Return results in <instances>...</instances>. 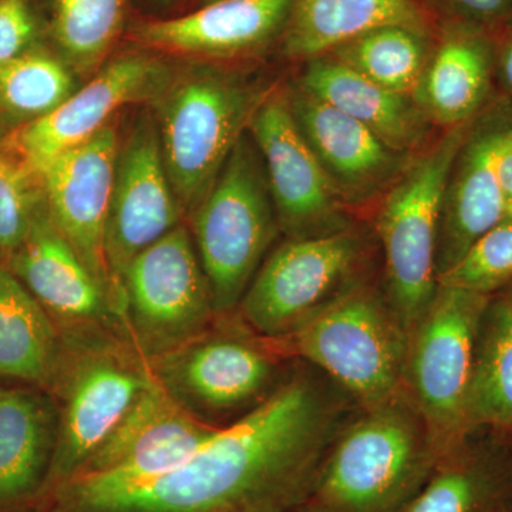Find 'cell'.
<instances>
[{
    "instance_id": "obj_1",
    "label": "cell",
    "mask_w": 512,
    "mask_h": 512,
    "mask_svg": "<svg viewBox=\"0 0 512 512\" xmlns=\"http://www.w3.org/2000/svg\"><path fill=\"white\" fill-rule=\"evenodd\" d=\"M328 409L308 380L293 379L180 466L131 484L77 476L64 512H276L301 493L318 464Z\"/></svg>"
},
{
    "instance_id": "obj_2",
    "label": "cell",
    "mask_w": 512,
    "mask_h": 512,
    "mask_svg": "<svg viewBox=\"0 0 512 512\" xmlns=\"http://www.w3.org/2000/svg\"><path fill=\"white\" fill-rule=\"evenodd\" d=\"M269 92L248 76L191 66L171 74L151 101L165 171L184 217L214 187Z\"/></svg>"
},
{
    "instance_id": "obj_3",
    "label": "cell",
    "mask_w": 512,
    "mask_h": 512,
    "mask_svg": "<svg viewBox=\"0 0 512 512\" xmlns=\"http://www.w3.org/2000/svg\"><path fill=\"white\" fill-rule=\"evenodd\" d=\"M473 121L444 130L417 153L386 191L377 212L390 309L409 335L439 286L436 259L441 205L451 167Z\"/></svg>"
},
{
    "instance_id": "obj_4",
    "label": "cell",
    "mask_w": 512,
    "mask_h": 512,
    "mask_svg": "<svg viewBox=\"0 0 512 512\" xmlns=\"http://www.w3.org/2000/svg\"><path fill=\"white\" fill-rule=\"evenodd\" d=\"M215 312L239 305L279 228L262 158L248 130L190 215Z\"/></svg>"
},
{
    "instance_id": "obj_5",
    "label": "cell",
    "mask_w": 512,
    "mask_h": 512,
    "mask_svg": "<svg viewBox=\"0 0 512 512\" xmlns=\"http://www.w3.org/2000/svg\"><path fill=\"white\" fill-rule=\"evenodd\" d=\"M409 336L392 309L365 288L330 299L291 333L299 355L370 409L399 399Z\"/></svg>"
},
{
    "instance_id": "obj_6",
    "label": "cell",
    "mask_w": 512,
    "mask_h": 512,
    "mask_svg": "<svg viewBox=\"0 0 512 512\" xmlns=\"http://www.w3.org/2000/svg\"><path fill=\"white\" fill-rule=\"evenodd\" d=\"M215 313L207 275L184 224L140 252L124 272L120 323L128 343L148 362L207 332Z\"/></svg>"
},
{
    "instance_id": "obj_7",
    "label": "cell",
    "mask_w": 512,
    "mask_h": 512,
    "mask_svg": "<svg viewBox=\"0 0 512 512\" xmlns=\"http://www.w3.org/2000/svg\"><path fill=\"white\" fill-rule=\"evenodd\" d=\"M491 296L437 286L413 329L406 372L441 454L456 453L470 434L467 400L481 318Z\"/></svg>"
},
{
    "instance_id": "obj_8",
    "label": "cell",
    "mask_w": 512,
    "mask_h": 512,
    "mask_svg": "<svg viewBox=\"0 0 512 512\" xmlns=\"http://www.w3.org/2000/svg\"><path fill=\"white\" fill-rule=\"evenodd\" d=\"M427 448L399 403L370 409L336 444L323 468V512H393L426 476Z\"/></svg>"
},
{
    "instance_id": "obj_9",
    "label": "cell",
    "mask_w": 512,
    "mask_h": 512,
    "mask_svg": "<svg viewBox=\"0 0 512 512\" xmlns=\"http://www.w3.org/2000/svg\"><path fill=\"white\" fill-rule=\"evenodd\" d=\"M60 360L59 440L52 471L76 476L153 380L150 362L136 349L90 332L77 336Z\"/></svg>"
},
{
    "instance_id": "obj_10",
    "label": "cell",
    "mask_w": 512,
    "mask_h": 512,
    "mask_svg": "<svg viewBox=\"0 0 512 512\" xmlns=\"http://www.w3.org/2000/svg\"><path fill=\"white\" fill-rule=\"evenodd\" d=\"M362 252L349 228L318 237L292 238L258 269L239 306L261 335L291 333L330 301Z\"/></svg>"
},
{
    "instance_id": "obj_11",
    "label": "cell",
    "mask_w": 512,
    "mask_h": 512,
    "mask_svg": "<svg viewBox=\"0 0 512 512\" xmlns=\"http://www.w3.org/2000/svg\"><path fill=\"white\" fill-rule=\"evenodd\" d=\"M183 217L165 171L156 120L153 114H146L119 148L104 237V258L119 322L127 266L178 227Z\"/></svg>"
},
{
    "instance_id": "obj_12",
    "label": "cell",
    "mask_w": 512,
    "mask_h": 512,
    "mask_svg": "<svg viewBox=\"0 0 512 512\" xmlns=\"http://www.w3.org/2000/svg\"><path fill=\"white\" fill-rule=\"evenodd\" d=\"M274 201L279 228L292 238L346 229L345 205L293 117L286 90H271L248 126Z\"/></svg>"
},
{
    "instance_id": "obj_13",
    "label": "cell",
    "mask_w": 512,
    "mask_h": 512,
    "mask_svg": "<svg viewBox=\"0 0 512 512\" xmlns=\"http://www.w3.org/2000/svg\"><path fill=\"white\" fill-rule=\"evenodd\" d=\"M218 430L185 409L153 376L74 477L113 485L150 480L194 456Z\"/></svg>"
},
{
    "instance_id": "obj_14",
    "label": "cell",
    "mask_w": 512,
    "mask_h": 512,
    "mask_svg": "<svg viewBox=\"0 0 512 512\" xmlns=\"http://www.w3.org/2000/svg\"><path fill=\"white\" fill-rule=\"evenodd\" d=\"M171 74L156 57L143 53L117 57L52 113L19 131L15 146L20 160L40 177L57 157L109 126L117 111L156 99Z\"/></svg>"
},
{
    "instance_id": "obj_15",
    "label": "cell",
    "mask_w": 512,
    "mask_h": 512,
    "mask_svg": "<svg viewBox=\"0 0 512 512\" xmlns=\"http://www.w3.org/2000/svg\"><path fill=\"white\" fill-rule=\"evenodd\" d=\"M119 148L116 128L109 124L57 157L40 175L50 217L107 293L111 308L113 291L104 258V237Z\"/></svg>"
},
{
    "instance_id": "obj_16",
    "label": "cell",
    "mask_w": 512,
    "mask_h": 512,
    "mask_svg": "<svg viewBox=\"0 0 512 512\" xmlns=\"http://www.w3.org/2000/svg\"><path fill=\"white\" fill-rule=\"evenodd\" d=\"M512 119L500 96L471 123L448 175L441 205L437 276L456 264L474 241L505 220L495 150Z\"/></svg>"
},
{
    "instance_id": "obj_17",
    "label": "cell",
    "mask_w": 512,
    "mask_h": 512,
    "mask_svg": "<svg viewBox=\"0 0 512 512\" xmlns=\"http://www.w3.org/2000/svg\"><path fill=\"white\" fill-rule=\"evenodd\" d=\"M150 366L165 390L200 419L251 402L272 376L271 360L251 343L207 332Z\"/></svg>"
},
{
    "instance_id": "obj_18",
    "label": "cell",
    "mask_w": 512,
    "mask_h": 512,
    "mask_svg": "<svg viewBox=\"0 0 512 512\" xmlns=\"http://www.w3.org/2000/svg\"><path fill=\"white\" fill-rule=\"evenodd\" d=\"M286 94L299 130L346 204L389 190L403 173L410 156L392 150L359 121L298 83Z\"/></svg>"
},
{
    "instance_id": "obj_19",
    "label": "cell",
    "mask_w": 512,
    "mask_h": 512,
    "mask_svg": "<svg viewBox=\"0 0 512 512\" xmlns=\"http://www.w3.org/2000/svg\"><path fill=\"white\" fill-rule=\"evenodd\" d=\"M9 268L47 312L76 329L119 322L109 296L57 229L46 198L28 238L10 254Z\"/></svg>"
},
{
    "instance_id": "obj_20",
    "label": "cell",
    "mask_w": 512,
    "mask_h": 512,
    "mask_svg": "<svg viewBox=\"0 0 512 512\" xmlns=\"http://www.w3.org/2000/svg\"><path fill=\"white\" fill-rule=\"evenodd\" d=\"M497 36L444 22L413 99L444 130L477 119L497 97Z\"/></svg>"
},
{
    "instance_id": "obj_21",
    "label": "cell",
    "mask_w": 512,
    "mask_h": 512,
    "mask_svg": "<svg viewBox=\"0 0 512 512\" xmlns=\"http://www.w3.org/2000/svg\"><path fill=\"white\" fill-rule=\"evenodd\" d=\"M293 0H215L181 18L146 23L138 37L163 52L228 59L284 32Z\"/></svg>"
},
{
    "instance_id": "obj_22",
    "label": "cell",
    "mask_w": 512,
    "mask_h": 512,
    "mask_svg": "<svg viewBox=\"0 0 512 512\" xmlns=\"http://www.w3.org/2000/svg\"><path fill=\"white\" fill-rule=\"evenodd\" d=\"M305 63L296 83L306 92L359 121L397 153L410 156L424 146L433 124L412 94L387 89L328 55Z\"/></svg>"
},
{
    "instance_id": "obj_23",
    "label": "cell",
    "mask_w": 512,
    "mask_h": 512,
    "mask_svg": "<svg viewBox=\"0 0 512 512\" xmlns=\"http://www.w3.org/2000/svg\"><path fill=\"white\" fill-rule=\"evenodd\" d=\"M60 413L55 400L25 387H0V504L35 493L52 470Z\"/></svg>"
},
{
    "instance_id": "obj_24",
    "label": "cell",
    "mask_w": 512,
    "mask_h": 512,
    "mask_svg": "<svg viewBox=\"0 0 512 512\" xmlns=\"http://www.w3.org/2000/svg\"><path fill=\"white\" fill-rule=\"evenodd\" d=\"M402 23L427 26L421 0H293L284 52L308 62L370 30Z\"/></svg>"
},
{
    "instance_id": "obj_25",
    "label": "cell",
    "mask_w": 512,
    "mask_h": 512,
    "mask_svg": "<svg viewBox=\"0 0 512 512\" xmlns=\"http://www.w3.org/2000/svg\"><path fill=\"white\" fill-rule=\"evenodd\" d=\"M62 355V340L45 306L0 264V376L52 382Z\"/></svg>"
},
{
    "instance_id": "obj_26",
    "label": "cell",
    "mask_w": 512,
    "mask_h": 512,
    "mask_svg": "<svg viewBox=\"0 0 512 512\" xmlns=\"http://www.w3.org/2000/svg\"><path fill=\"white\" fill-rule=\"evenodd\" d=\"M468 430L512 433V284L494 293L478 328L467 400Z\"/></svg>"
},
{
    "instance_id": "obj_27",
    "label": "cell",
    "mask_w": 512,
    "mask_h": 512,
    "mask_svg": "<svg viewBox=\"0 0 512 512\" xmlns=\"http://www.w3.org/2000/svg\"><path fill=\"white\" fill-rule=\"evenodd\" d=\"M403 512H512L511 451L460 448Z\"/></svg>"
},
{
    "instance_id": "obj_28",
    "label": "cell",
    "mask_w": 512,
    "mask_h": 512,
    "mask_svg": "<svg viewBox=\"0 0 512 512\" xmlns=\"http://www.w3.org/2000/svg\"><path fill=\"white\" fill-rule=\"evenodd\" d=\"M434 46L429 26L402 23L363 33L328 56L387 89L413 96Z\"/></svg>"
},
{
    "instance_id": "obj_29",
    "label": "cell",
    "mask_w": 512,
    "mask_h": 512,
    "mask_svg": "<svg viewBox=\"0 0 512 512\" xmlns=\"http://www.w3.org/2000/svg\"><path fill=\"white\" fill-rule=\"evenodd\" d=\"M69 67L43 52H26L0 66V109L35 121L52 113L74 92Z\"/></svg>"
},
{
    "instance_id": "obj_30",
    "label": "cell",
    "mask_w": 512,
    "mask_h": 512,
    "mask_svg": "<svg viewBox=\"0 0 512 512\" xmlns=\"http://www.w3.org/2000/svg\"><path fill=\"white\" fill-rule=\"evenodd\" d=\"M126 0H56L55 36L76 72L92 73L119 36Z\"/></svg>"
},
{
    "instance_id": "obj_31",
    "label": "cell",
    "mask_w": 512,
    "mask_h": 512,
    "mask_svg": "<svg viewBox=\"0 0 512 512\" xmlns=\"http://www.w3.org/2000/svg\"><path fill=\"white\" fill-rule=\"evenodd\" d=\"M512 284V218H505L471 244L437 276V285L493 296Z\"/></svg>"
},
{
    "instance_id": "obj_32",
    "label": "cell",
    "mask_w": 512,
    "mask_h": 512,
    "mask_svg": "<svg viewBox=\"0 0 512 512\" xmlns=\"http://www.w3.org/2000/svg\"><path fill=\"white\" fill-rule=\"evenodd\" d=\"M37 177L22 160L0 156V249L12 254L28 238L45 192L37 191Z\"/></svg>"
},
{
    "instance_id": "obj_33",
    "label": "cell",
    "mask_w": 512,
    "mask_h": 512,
    "mask_svg": "<svg viewBox=\"0 0 512 512\" xmlns=\"http://www.w3.org/2000/svg\"><path fill=\"white\" fill-rule=\"evenodd\" d=\"M444 22H456L498 36L512 25V0H436Z\"/></svg>"
},
{
    "instance_id": "obj_34",
    "label": "cell",
    "mask_w": 512,
    "mask_h": 512,
    "mask_svg": "<svg viewBox=\"0 0 512 512\" xmlns=\"http://www.w3.org/2000/svg\"><path fill=\"white\" fill-rule=\"evenodd\" d=\"M36 22L26 0H0V66L29 52Z\"/></svg>"
},
{
    "instance_id": "obj_35",
    "label": "cell",
    "mask_w": 512,
    "mask_h": 512,
    "mask_svg": "<svg viewBox=\"0 0 512 512\" xmlns=\"http://www.w3.org/2000/svg\"><path fill=\"white\" fill-rule=\"evenodd\" d=\"M495 168L503 194L505 218H512V119L498 140Z\"/></svg>"
},
{
    "instance_id": "obj_36",
    "label": "cell",
    "mask_w": 512,
    "mask_h": 512,
    "mask_svg": "<svg viewBox=\"0 0 512 512\" xmlns=\"http://www.w3.org/2000/svg\"><path fill=\"white\" fill-rule=\"evenodd\" d=\"M495 87L497 96L512 104V25L497 36Z\"/></svg>"
},
{
    "instance_id": "obj_37",
    "label": "cell",
    "mask_w": 512,
    "mask_h": 512,
    "mask_svg": "<svg viewBox=\"0 0 512 512\" xmlns=\"http://www.w3.org/2000/svg\"><path fill=\"white\" fill-rule=\"evenodd\" d=\"M211 2H215V0H204V3H211Z\"/></svg>"
}]
</instances>
